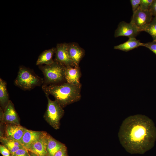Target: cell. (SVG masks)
<instances>
[{
    "mask_svg": "<svg viewBox=\"0 0 156 156\" xmlns=\"http://www.w3.org/2000/svg\"><path fill=\"white\" fill-rule=\"evenodd\" d=\"M118 136L120 144L127 152L143 154L153 145L156 132L150 119L145 115L137 114L123 121Z\"/></svg>",
    "mask_w": 156,
    "mask_h": 156,
    "instance_id": "1",
    "label": "cell"
},
{
    "mask_svg": "<svg viewBox=\"0 0 156 156\" xmlns=\"http://www.w3.org/2000/svg\"><path fill=\"white\" fill-rule=\"evenodd\" d=\"M81 86L66 82L56 84H43L42 89L45 94L52 95L63 108L81 99Z\"/></svg>",
    "mask_w": 156,
    "mask_h": 156,
    "instance_id": "2",
    "label": "cell"
},
{
    "mask_svg": "<svg viewBox=\"0 0 156 156\" xmlns=\"http://www.w3.org/2000/svg\"><path fill=\"white\" fill-rule=\"evenodd\" d=\"M39 68L44 75L43 84H56L66 82V67L60 63L54 61L51 64L40 65Z\"/></svg>",
    "mask_w": 156,
    "mask_h": 156,
    "instance_id": "3",
    "label": "cell"
},
{
    "mask_svg": "<svg viewBox=\"0 0 156 156\" xmlns=\"http://www.w3.org/2000/svg\"><path fill=\"white\" fill-rule=\"evenodd\" d=\"M43 79L35 74L33 71L24 66L19 67L15 85L25 90H31L43 84Z\"/></svg>",
    "mask_w": 156,
    "mask_h": 156,
    "instance_id": "4",
    "label": "cell"
},
{
    "mask_svg": "<svg viewBox=\"0 0 156 156\" xmlns=\"http://www.w3.org/2000/svg\"><path fill=\"white\" fill-rule=\"evenodd\" d=\"M45 95L48 103L44 118L52 127L57 130L60 129V121L64 114V110L56 101H52L49 98V95Z\"/></svg>",
    "mask_w": 156,
    "mask_h": 156,
    "instance_id": "5",
    "label": "cell"
},
{
    "mask_svg": "<svg viewBox=\"0 0 156 156\" xmlns=\"http://www.w3.org/2000/svg\"><path fill=\"white\" fill-rule=\"evenodd\" d=\"M153 15L149 10H144L139 8L133 13L131 22L135 25L140 32L144 29L151 21Z\"/></svg>",
    "mask_w": 156,
    "mask_h": 156,
    "instance_id": "6",
    "label": "cell"
},
{
    "mask_svg": "<svg viewBox=\"0 0 156 156\" xmlns=\"http://www.w3.org/2000/svg\"><path fill=\"white\" fill-rule=\"evenodd\" d=\"M1 122L4 123L20 125L19 118L13 103L10 100L3 111L0 107Z\"/></svg>",
    "mask_w": 156,
    "mask_h": 156,
    "instance_id": "7",
    "label": "cell"
},
{
    "mask_svg": "<svg viewBox=\"0 0 156 156\" xmlns=\"http://www.w3.org/2000/svg\"><path fill=\"white\" fill-rule=\"evenodd\" d=\"M55 48V61L60 63L66 67L75 66L69 55L68 43L57 44Z\"/></svg>",
    "mask_w": 156,
    "mask_h": 156,
    "instance_id": "8",
    "label": "cell"
},
{
    "mask_svg": "<svg viewBox=\"0 0 156 156\" xmlns=\"http://www.w3.org/2000/svg\"><path fill=\"white\" fill-rule=\"evenodd\" d=\"M140 31L138 28L131 22L127 23L124 21L120 22L114 32L115 38L123 36L129 38H135Z\"/></svg>",
    "mask_w": 156,
    "mask_h": 156,
    "instance_id": "9",
    "label": "cell"
},
{
    "mask_svg": "<svg viewBox=\"0 0 156 156\" xmlns=\"http://www.w3.org/2000/svg\"><path fill=\"white\" fill-rule=\"evenodd\" d=\"M26 128L20 125L7 124L4 127L5 137L21 143Z\"/></svg>",
    "mask_w": 156,
    "mask_h": 156,
    "instance_id": "10",
    "label": "cell"
},
{
    "mask_svg": "<svg viewBox=\"0 0 156 156\" xmlns=\"http://www.w3.org/2000/svg\"><path fill=\"white\" fill-rule=\"evenodd\" d=\"M69 56L75 66H79L80 62L85 55V51L77 43H68Z\"/></svg>",
    "mask_w": 156,
    "mask_h": 156,
    "instance_id": "11",
    "label": "cell"
},
{
    "mask_svg": "<svg viewBox=\"0 0 156 156\" xmlns=\"http://www.w3.org/2000/svg\"><path fill=\"white\" fill-rule=\"evenodd\" d=\"M48 133L45 131L40 138L28 150L38 156H47V146Z\"/></svg>",
    "mask_w": 156,
    "mask_h": 156,
    "instance_id": "12",
    "label": "cell"
},
{
    "mask_svg": "<svg viewBox=\"0 0 156 156\" xmlns=\"http://www.w3.org/2000/svg\"><path fill=\"white\" fill-rule=\"evenodd\" d=\"M81 76L79 66L66 67L65 78L66 82L76 86H81L80 79Z\"/></svg>",
    "mask_w": 156,
    "mask_h": 156,
    "instance_id": "13",
    "label": "cell"
},
{
    "mask_svg": "<svg viewBox=\"0 0 156 156\" xmlns=\"http://www.w3.org/2000/svg\"><path fill=\"white\" fill-rule=\"evenodd\" d=\"M43 132V131H34L26 129L21 143L28 150L40 138Z\"/></svg>",
    "mask_w": 156,
    "mask_h": 156,
    "instance_id": "14",
    "label": "cell"
},
{
    "mask_svg": "<svg viewBox=\"0 0 156 156\" xmlns=\"http://www.w3.org/2000/svg\"><path fill=\"white\" fill-rule=\"evenodd\" d=\"M55 48L53 47L42 52L38 58L36 63V65L38 66L43 64L49 65L53 64L54 62L53 57L55 54Z\"/></svg>",
    "mask_w": 156,
    "mask_h": 156,
    "instance_id": "15",
    "label": "cell"
},
{
    "mask_svg": "<svg viewBox=\"0 0 156 156\" xmlns=\"http://www.w3.org/2000/svg\"><path fill=\"white\" fill-rule=\"evenodd\" d=\"M65 145L48 134L47 146V156H54L59 150Z\"/></svg>",
    "mask_w": 156,
    "mask_h": 156,
    "instance_id": "16",
    "label": "cell"
},
{
    "mask_svg": "<svg viewBox=\"0 0 156 156\" xmlns=\"http://www.w3.org/2000/svg\"><path fill=\"white\" fill-rule=\"evenodd\" d=\"M143 43H141L135 38H129L127 41L114 46V49L127 52L138 47L142 46Z\"/></svg>",
    "mask_w": 156,
    "mask_h": 156,
    "instance_id": "17",
    "label": "cell"
},
{
    "mask_svg": "<svg viewBox=\"0 0 156 156\" xmlns=\"http://www.w3.org/2000/svg\"><path fill=\"white\" fill-rule=\"evenodd\" d=\"M10 100L7 88L6 82L0 78V105L4 111Z\"/></svg>",
    "mask_w": 156,
    "mask_h": 156,
    "instance_id": "18",
    "label": "cell"
},
{
    "mask_svg": "<svg viewBox=\"0 0 156 156\" xmlns=\"http://www.w3.org/2000/svg\"><path fill=\"white\" fill-rule=\"evenodd\" d=\"M0 142L8 149L11 154L19 149L25 148L20 142L5 137L0 138Z\"/></svg>",
    "mask_w": 156,
    "mask_h": 156,
    "instance_id": "19",
    "label": "cell"
},
{
    "mask_svg": "<svg viewBox=\"0 0 156 156\" xmlns=\"http://www.w3.org/2000/svg\"><path fill=\"white\" fill-rule=\"evenodd\" d=\"M149 34L153 40L156 42V17L153 18L151 23L143 30Z\"/></svg>",
    "mask_w": 156,
    "mask_h": 156,
    "instance_id": "20",
    "label": "cell"
},
{
    "mask_svg": "<svg viewBox=\"0 0 156 156\" xmlns=\"http://www.w3.org/2000/svg\"><path fill=\"white\" fill-rule=\"evenodd\" d=\"M153 1V0H141L140 8L143 10H149Z\"/></svg>",
    "mask_w": 156,
    "mask_h": 156,
    "instance_id": "21",
    "label": "cell"
},
{
    "mask_svg": "<svg viewBox=\"0 0 156 156\" xmlns=\"http://www.w3.org/2000/svg\"><path fill=\"white\" fill-rule=\"evenodd\" d=\"M11 156H29V151L25 148L20 149L11 154Z\"/></svg>",
    "mask_w": 156,
    "mask_h": 156,
    "instance_id": "22",
    "label": "cell"
},
{
    "mask_svg": "<svg viewBox=\"0 0 156 156\" xmlns=\"http://www.w3.org/2000/svg\"><path fill=\"white\" fill-rule=\"evenodd\" d=\"M142 46L148 48L156 55V41L153 40L151 42L143 43Z\"/></svg>",
    "mask_w": 156,
    "mask_h": 156,
    "instance_id": "23",
    "label": "cell"
},
{
    "mask_svg": "<svg viewBox=\"0 0 156 156\" xmlns=\"http://www.w3.org/2000/svg\"><path fill=\"white\" fill-rule=\"evenodd\" d=\"M141 0H131L133 13L134 12L140 7Z\"/></svg>",
    "mask_w": 156,
    "mask_h": 156,
    "instance_id": "24",
    "label": "cell"
},
{
    "mask_svg": "<svg viewBox=\"0 0 156 156\" xmlns=\"http://www.w3.org/2000/svg\"><path fill=\"white\" fill-rule=\"evenodd\" d=\"M54 156H68L67 148L66 146H63L55 154Z\"/></svg>",
    "mask_w": 156,
    "mask_h": 156,
    "instance_id": "25",
    "label": "cell"
},
{
    "mask_svg": "<svg viewBox=\"0 0 156 156\" xmlns=\"http://www.w3.org/2000/svg\"><path fill=\"white\" fill-rule=\"evenodd\" d=\"M0 152L3 156H11V154L10 151L3 145H0Z\"/></svg>",
    "mask_w": 156,
    "mask_h": 156,
    "instance_id": "26",
    "label": "cell"
},
{
    "mask_svg": "<svg viewBox=\"0 0 156 156\" xmlns=\"http://www.w3.org/2000/svg\"><path fill=\"white\" fill-rule=\"evenodd\" d=\"M149 10L153 16L156 17V0H153Z\"/></svg>",
    "mask_w": 156,
    "mask_h": 156,
    "instance_id": "27",
    "label": "cell"
},
{
    "mask_svg": "<svg viewBox=\"0 0 156 156\" xmlns=\"http://www.w3.org/2000/svg\"><path fill=\"white\" fill-rule=\"evenodd\" d=\"M29 151V156H38L36 154L31 152Z\"/></svg>",
    "mask_w": 156,
    "mask_h": 156,
    "instance_id": "28",
    "label": "cell"
},
{
    "mask_svg": "<svg viewBox=\"0 0 156 156\" xmlns=\"http://www.w3.org/2000/svg\"></svg>",
    "mask_w": 156,
    "mask_h": 156,
    "instance_id": "29",
    "label": "cell"
}]
</instances>
